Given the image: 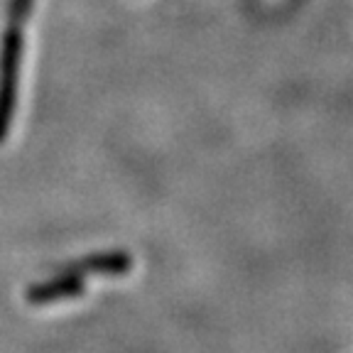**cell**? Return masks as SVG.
<instances>
[{"label":"cell","instance_id":"6da1fadb","mask_svg":"<svg viewBox=\"0 0 353 353\" xmlns=\"http://www.w3.org/2000/svg\"><path fill=\"white\" fill-rule=\"evenodd\" d=\"M22 50H25V37H22L20 25H10L0 44V143L8 138L12 116H15Z\"/></svg>","mask_w":353,"mask_h":353},{"label":"cell","instance_id":"7a4b0ae2","mask_svg":"<svg viewBox=\"0 0 353 353\" xmlns=\"http://www.w3.org/2000/svg\"><path fill=\"white\" fill-rule=\"evenodd\" d=\"M83 292V282L79 275L66 272L64 277H54L50 282H39L28 290V302L30 304H50L57 299H69L79 297Z\"/></svg>","mask_w":353,"mask_h":353},{"label":"cell","instance_id":"3957f363","mask_svg":"<svg viewBox=\"0 0 353 353\" xmlns=\"http://www.w3.org/2000/svg\"><path fill=\"white\" fill-rule=\"evenodd\" d=\"M132 268V260L125 253H108V255H91L81 263L72 265L66 272L81 275V272H103V275H123Z\"/></svg>","mask_w":353,"mask_h":353},{"label":"cell","instance_id":"277c9868","mask_svg":"<svg viewBox=\"0 0 353 353\" xmlns=\"http://www.w3.org/2000/svg\"><path fill=\"white\" fill-rule=\"evenodd\" d=\"M30 10H32V0H10L8 12H10L12 25H22V22L28 20Z\"/></svg>","mask_w":353,"mask_h":353}]
</instances>
